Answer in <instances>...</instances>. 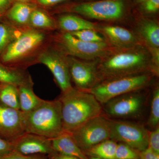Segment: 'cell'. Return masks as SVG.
Returning <instances> with one entry per match:
<instances>
[{"label": "cell", "mask_w": 159, "mask_h": 159, "mask_svg": "<svg viewBox=\"0 0 159 159\" xmlns=\"http://www.w3.org/2000/svg\"><path fill=\"white\" fill-rule=\"evenodd\" d=\"M48 158L49 157L43 155H25L14 151L0 156V159H48Z\"/></svg>", "instance_id": "30"}, {"label": "cell", "mask_w": 159, "mask_h": 159, "mask_svg": "<svg viewBox=\"0 0 159 159\" xmlns=\"http://www.w3.org/2000/svg\"><path fill=\"white\" fill-rule=\"evenodd\" d=\"M13 151L25 155H43L54 157L57 154L51 144V140L35 134L25 133L11 142Z\"/></svg>", "instance_id": "14"}, {"label": "cell", "mask_w": 159, "mask_h": 159, "mask_svg": "<svg viewBox=\"0 0 159 159\" xmlns=\"http://www.w3.org/2000/svg\"><path fill=\"white\" fill-rule=\"evenodd\" d=\"M68 1L69 0H37L39 4L45 6H55Z\"/></svg>", "instance_id": "35"}, {"label": "cell", "mask_w": 159, "mask_h": 159, "mask_svg": "<svg viewBox=\"0 0 159 159\" xmlns=\"http://www.w3.org/2000/svg\"><path fill=\"white\" fill-rule=\"evenodd\" d=\"M15 31L11 26L5 23L0 22V55L17 36Z\"/></svg>", "instance_id": "26"}, {"label": "cell", "mask_w": 159, "mask_h": 159, "mask_svg": "<svg viewBox=\"0 0 159 159\" xmlns=\"http://www.w3.org/2000/svg\"><path fill=\"white\" fill-rule=\"evenodd\" d=\"M53 158L55 159H80L77 157L64 155L60 154H57L56 156Z\"/></svg>", "instance_id": "36"}, {"label": "cell", "mask_w": 159, "mask_h": 159, "mask_svg": "<svg viewBox=\"0 0 159 159\" xmlns=\"http://www.w3.org/2000/svg\"><path fill=\"white\" fill-rule=\"evenodd\" d=\"M66 57L71 80L75 88L87 92L100 82L97 72L99 59L85 60L71 56Z\"/></svg>", "instance_id": "11"}, {"label": "cell", "mask_w": 159, "mask_h": 159, "mask_svg": "<svg viewBox=\"0 0 159 159\" xmlns=\"http://www.w3.org/2000/svg\"><path fill=\"white\" fill-rule=\"evenodd\" d=\"M155 77L146 73L106 80L87 92L93 94L102 105L115 97L147 88Z\"/></svg>", "instance_id": "5"}, {"label": "cell", "mask_w": 159, "mask_h": 159, "mask_svg": "<svg viewBox=\"0 0 159 159\" xmlns=\"http://www.w3.org/2000/svg\"><path fill=\"white\" fill-rule=\"evenodd\" d=\"M147 0H131L133 7H136Z\"/></svg>", "instance_id": "37"}, {"label": "cell", "mask_w": 159, "mask_h": 159, "mask_svg": "<svg viewBox=\"0 0 159 159\" xmlns=\"http://www.w3.org/2000/svg\"><path fill=\"white\" fill-rule=\"evenodd\" d=\"M58 24L60 28L64 32L68 33L85 29H93L97 31L98 25L97 23L71 13H66L60 16Z\"/></svg>", "instance_id": "18"}, {"label": "cell", "mask_w": 159, "mask_h": 159, "mask_svg": "<svg viewBox=\"0 0 159 159\" xmlns=\"http://www.w3.org/2000/svg\"><path fill=\"white\" fill-rule=\"evenodd\" d=\"M31 80L29 75L24 71L9 67L0 62V83L19 87Z\"/></svg>", "instance_id": "20"}, {"label": "cell", "mask_w": 159, "mask_h": 159, "mask_svg": "<svg viewBox=\"0 0 159 159\" xmlns=\"http://www.w3.org/2000/svg\"><path fill=\"white\" fill-rule=\"evenodd\" d=\"M2 84L0 83V89H1V86H2Z\"/></svg>", "instance_id": "42"}, {"label": "cell", "mask_w": 159, "mask_h": 159, "mask_svg": "<svg viewBox=\"0 0 159 159\" xmlns=\"http://www.w3.org/2000/svg\"><path fill=\"white\" fill-rule=\"evenodd\" d=\"M13 151V146L11 142L0 137V156L9 153Z\"/></svg>", "instance_id": "32"}, {"label": "cell", "mask_w": 159, "mask_h": 159, "mask_svg": "<svg viewBox=\"0 0 159 159\" xmlns=\"http://www.w3.org/2000/svg\"><path fill=\"white\" fill-rule=\"evenodd\" d=\"M0 103L20 110L18 87L10 84H2L0 89Z\"/></svg>", "instance_id": "23"}, {"label": "cell", "mask_w": 159, "mask_h": 159, "mask_svg": "<svg viewBox=\"0 0 159 159\" xmlns=\"http://www.w3.org/2000/svg\"><path fill=\"white\" fill-rule=\"evenodd\" d=\"M148 147L156 153L159 154V126L149 132Z\"/></svg>", "instance_id": "31"}, {"label": "cell", "mask_w": 159, "mask_h": 159, "mask_svg": "<svg viewBox=\"0 0 159 159\" xmlns=\"http://www.w3.org/2000/svg\"><path fill=\"white\" fill-rule=\"evenodd\" d=\"M35 6L32 4L19 2L15 3L6 12L7 18L19 25H25L29 23L32 11Z\"/></svg>", "instance_id": "21"}, {"label": "cell", "mask_w": 159, "mask_h": 159, "mask_svg": "<svg viewBox=\"0 0 159 159\" xmlns=\"http://www.w3.org/2000/svg\"><path fill=\"white\" fill-rule=\"evenodd\" d=\"M97 31L114 48H129L142 44L134 31L120 26L98 25Z\"/></svg>", "instance_id": "15"}, {"label": "cell", "mask_w": 159, "mask_h": 159, "mask_svg": "<svg viewBox=\"0 0 159 159\" xmlns=\"http://www.w3.org/2000/svg\"><path fill=\"white\" fill-rule=\"evenodd\" d=\"M94 1V0H80V1L82 2V1Z\"/></svg>", "instance_id": "39"}, {"label": "cell", "mask_w": 159, "mask_h": 159, "mask_svg": "<svg viewBox=\"0 0 159 159\" xmlns=\"http://www.w3.org/2000/svg\"><path fill=\"white\" fill-rule=\"evenodd\" d=\"M139 151L126 144L117 143L115 159H139Z\"/></svg>", "instance_id": "28"}, {"label": "cell", "mask_w": 159, "mask_h": 159, "mask_svg": "<svg viewBox=\"0 0 159 159\" xmlns=\"http://www.w3.org/2000/svg\"><path fill=\"white\" fill-rule=\"evenodd\" d=\"M98 77L102 80L149 73L158 77L159 69L154 65L150 52L143 44L126 49H115L99 60Z\"/></svg>", "instance_id": "1"}, {"label": "cell", "mask_w": 159, "mask_h": 159, "mask_svg": "<svg viewBox=\"0 0 159 159\" xmlns=\"http://www.w3.org/2000/svg\"><path fill=\"white\" fill-rule=\"evenodd\" d=\"M39 60L51 71L62 93L73 87L66 55L59 51H47L40 54Z\"/></svg>", "instance_id": "12"}, {"label": "cell", "mask_w": 159, "mask_h": 159, "mask_svg": "<svg viewBox=\"0 0 159 159\" xmlns=\"http://www.w3.org/2000/svg\"><path fill=\"white\" fill-rule=\"evenodd\" d=\"M48 159H55V158H54L53 157H51V158H48Z\"/></svg>", "instance_id": "41"}, {"label": "cell", "mask_w": 159, "mask_h": 159, "mask_svg": "<svg viewBox=\"0 0 159 159\" xmlns=\"http://www.w3.org/2000/svg\"><path fill=\"white\" fill-rule=\"evenodd\" d=\"M139 15L151 17L158 13L159 0H147L136 7Z\"/></svg>", "instance_id": "29"}, {"label": "cell", "mask_w": 159, "mask_h": 159, "mask_svg": "<svg viewBox=\"0 0 159 159\" xmlns=\"http://www.w3.org/2000/svg\"><path fill=\"white\" fill-rule=\"evenodd\" d=\"M60 52L66 56L85 60L100 59L115 49L104 41L88 43L78 39L70 33L64 32L57 39Z\"/></svg>", "instance_id": "6"}, {"label": "cell", "mask_w": 159, "mask_h": 159, "mask_svg": "<svg viewBox=\"0 0 159 159\" xmlns=\"http://www.w3.org/2000/svg\"><path fill=\"white\" fill-rule=\"evenodd\" d=\"M61 103L64 131L71 133L89 120L102 114V105L93 94L73 87L62 93Z\"/></svg>", "instance_id": "2"}, {"label": "cell", "mask_w": 159, "mask_h": 159, "mask_svg": "<svg viewBox=\"0 0 159 159\" xmlns=\"http://www.w3.org/2000/svg\"><path fill=\"white\" fill-rule=\"evenodd\" d=\"M134 31L146 48H159V24L157 20L139 15Z\"/></svg>", "instance_id": "16"}, {"label": "cell", "mask_w": 159, "mask_h": 159, "mask_svg": "<svg viewBox=\"0 0 159 159\" xmlns=\"http://www.w3.org/2000/svg\"><path fill=\"white\" fill-rule=\"evenodd\" d=\"M139 159H159V154L156 153L148 147L145 150L139 152Z\"/></svg>", "instance_id": "33"}, {"label": "cell", "mask_w": 159, "mask_h": 159, "mask_svg": "<svg viewBox=\"0 0 159 159\" xmlns=\"http://www.w3.org/2000/svg\"><path fill=\"white\" fill-rule=\"evenodd\" d=\"M20 110L28 113L37 107L43 101L33 92L32 80L18 87Z\"/></svg>", "instance_id": "19"}, {"label": "cell", "mask_w": 159, "mask_h": 159, "mask_svg": "<svg viewBox=\"0 0 159 159\" xmlns=\"http://www.w3.org/2000/svg\"><path fill=\"white\" fill-rule=\"evenodd\" d=\"M147 124L151 128H156L159 125V87L157 86L152 93L149 116Z\"/></svg>", "instance_id": "24"}, {"label": "cell", "mask_w": 159, "mask_h": 159, "mask_svg": "<svg viewBox=\"0 0 159 159\" xmlns=\"http://www.w3.org/2000/svg\"><path fill=\"white\" fill-rule=\"evenodd\" d=\"M132 8L131 0H94L69 4L64 7L62 11L89 19L112 22L125 19Z\"/></svg>", "instance_id": "4"}, {"label": "cell", "mask_w": 159, "mask_h": 159, "mask_svg": "<svg viewBox=\"0 0 159 159\" xmlns=\"http://www.w3.org/2000/svg\"><path fill=\"white\" fill-rule=\"evenodd\" d=\"M25 132L52 139L64 132L59 99L43 101L26 113Z\"/></svg>", "instance_id": "3"}, {"label": "cell", "mask_w": 159, "mask_h": 159, "mask_svg": "<svg viewBox=\"0 0 159 159\" xmlns=\"http://www.w3.org/2000/svg\"><path fill=\"white\" fill-rule=\"evenodd\" d=\"M109 120L110 139L126 144L139 152L148 148L149 131L144 125L123 119Z\"/></svg>", "instance_id": "8"}, {"label": "cell", "mask_w": 159, "mask_h": 159, "mask_svg": "<svg viewBox=\"0 0 159 159\" xmlns=\"http://www.w3.org/2000/svg\"><path fill=\"white\" fill-rule=\"evenodd\" d=\"M118 142L109 139L94 145L84 152L87 157L100 159H115Z\"/></svg>", "instance_id": "22"}, {"label": "cell", "mask_w": 159, "mask_h": 159, "mask_svg": "<svg viewBox=\"0 0 159 159\" xmlns=\"http://www.w3.org/2000/svg\"><path fill=\"white\" fill-rule=\"evenodd\" d=\"M71 134L84 152L94 145L110 139L109 118L102 114L89 120Z\"/></svg>", "instance_id": "9"}, {"label": "cell", "mask_w": 159, "mask_h": 159, "mask_svg": "<svg viewBox=\"0 0 159 159\" xmlns=\"http://www.w3.org/2000/svg\"><path fill=\"white\" fill-rule=\"evenodd\" d=\"M51 140L52 147L57 153L77 157L80 159H89L80 148L70 133L64 131Z\"/></svg>", "instance_id": "17"}, {"label": "cell", "mask_w": 159, "mask_h": 159, "mask_svg": "<svg viewBox=\"0 0 159 159\" xmlns=\"http://www.w3.org/2000/svg\"><path fill=\"white\" fill-rule=\"evenodd\" d=\"M26 113L0 103V137L12 142L25 133Z\"/></svg>", "instance_id": "13"}, {"label": "cell", "mask_w": 159, "mask_h": 159, "mask_svg": "<svg viewBox=\"0 0 159 159\" xmlns=\"http://www.w3.org/2000/svg\"><path fill=\"white\" fill-rule=\"evenodd\" d=\"M89 157V159H100L99 158H97L93 157Z\"/></svg>", "instance_id": "38"}, {"label": "cell", "mask_w": 159, "mask_h": 159, "mask_svg": "<svg viewBox=\"0 0 159 159\" xmlns=\"http://www.w3.org/2000/svg\"><path fill=\"white\" fill-rule=\"evenodd\" d=\"M70 33L74 37L86 42L100 43L105 41L104 38L93 29H85Z\"/></svg>", "instance_id": "27"}, {"label": "cell", "mask_w": 159, "mask_h": 159, "mask_svg": "<svg viewBox=\"0 0 159 159\" xmlns=\"http://www.w3.org/2000/svg\"><path fill=\"white\" fill-rule=\"evenodd\" d=\"M29 23L33 27L39 29H51L54 26V21L49 16L36 9L31 13Z\"/></svg>", "instance_id": "25"}, {"label": "cell", "mask_w": 159, "mask_h": 159, "mask_svg": "<svg viewBox=\"0 0 159 159\" xmlns=\"http://www.w3.org/2000/svg\"><path fill=\"white\" fill-rule=\"evenodd\" d=\"M12 0H0V17L6 14L11 5Z\"/></svg>", "instance_id": "34"}, {"label": "cell", "mask_w": 159, "mask_h": 159, "mask_svg": "<svg viewBox=\"0 0 159 159\" xmlns=\"http://www.w3.org/2000/svg\"><path fill=\"white\" fill-rule=\"evenodd\" d=\"M17 1H18L19 2H24V1H27V0H17Z\"/></svg>", "instance_id": "40"}, {"label": "cell", "mask_w": 159, "mask_h": 159, "mask_svg": "<svg viewBox=\"0 0 159 159\" xmlns=\"http://www.w3.org/2000/svg\"><path fill=\"white\" fill-rule=\"evenodd\" d=\"M143 90L131 92L109 100L102 105V113L116 119L140 118L143 114L146 100V96Z\"/></svg>", "instance_id": "7"}, {"label": "cell", "mask_w": 159, "mask_h": 159, "mask_svg": "<svg viewBox=\"0 0 159 159\" xmlns=\"http://www.w3.org/2000/svg\"><path fill=\"white\" fill-rule=\"evenodd\" d=\"M45 39V35L35 30H29L18 36L0 55V62L11 64L21 59L38 48Z\"/></svg>", "instance_id": "10"}]
</instances>
